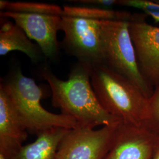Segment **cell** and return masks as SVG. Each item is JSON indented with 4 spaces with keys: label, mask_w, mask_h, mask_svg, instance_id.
I'll use <instances>...</instances> for the list:
<instances>
[{
    "label": "cell",
    "mask_w": 159,
    "mask_h": 159,
    "mask_svg": "<svg viewBox=\"0 0 159 159\" xmlns=\"http://www.w3.org/2000/svg\"><path fill=\"white\" fill-rule=\"evenodd\" d=\"M91 83L108 113L125 124L146 126L148 98L129 80L102 64L91 68Z\"/></svg>",
    "instance_id": "obj_2"
},
{
    "label": "cell",
    "mask_w": 159,
    "mask_h": 159,
    "mask_svg": "<svg viewBox=\"0 0 159 159\" xmlns=\"http://www.w3.org/2000/svg\"><path fill=\"white\" fill-rule=\"evenodd\" d=\"M63 16L78 17L96 20H121L130 21L133 16L130 12L104 8L65 6Z\"/></svg>",
    "instance_id": "obj_13"
},
{
    "label": "cell",
    "mask_w": 159,
    "mask_h": 159,
    "mask_svg": "<svg viewBox=\"0 0 159 159\" xmlns=\"http://www.w3.org/2000/svg\"><path fill=\"white\" fill-rule=\"evenodd\" d=\"M106 65L129 80L149 98L154 88L143 76L129 31V21L100 20Z\"/></svg>",
    "instance_id": "obj_4"
},
{
    "label": "cell",
    "mask_w": 159,
    "mask_h": 159,
    "mask_svg": "<svg viewBox=\"0 0 159 159\" xmlns=\"http://www.w3.org/2000/svg\"><path fill=\"white\" fill-rule=\"evenodd\" d=\"M63 47L79 63L91 68L106 64L100 20L62 16Z\"/></svg>",
    "instance_id": "obj_5"
},
{
    "label": "cell",
    "mask_w": 159,
    "mask_h": 159,
    "mask_svg": "<svg viewBox=\"0 0 159 159\" xmlns=\"http://www.w3.org/2000/svg\"><path fill=\"white\" fill-rule=\"evenodd\" d=\"M146 14L153 19L155 23H159V12H148Z\"/></svg>",
    "instance_id": "obj_18"
},
{
    "label": "cell",
    "mask_w": 159,
    "mask_h": 159,
    "mask_svg": "<svg viewBox=\"0 0 159 159\" xmlns=\"http://www.w3.org/2000/svg\"><path fill=\"white\" fill-rule=\"evenodd\" d=\"M0 159H6L2 155H1V154H0Z\"/></svg>",
    "instance_id": "obj_20"
},
{
    "label": "cell",
    "mask_w": 159,
    "mask_h": 159,
    "mask_svg": "<svg viewBox=\"0 0 159 159\" xmlns=\"http://www.w3.org/2000/svg\"><path fill=\"white\" fill-rule=\"evenodd\" d=\"M0 9L8 11L63 16V8L56 4L23 1H0Z\"/></svg>",
    "instance_id": "obj_14"
},
{
    "label": "cell",
    "mask_w": 159,
    "mask_h": 159,
    "mask_svg": "<svg viewBox=\"0 0 159 159\" xmlns=\"http://www.w3.org/2000/svg\"><path fill=\"white\" fill-rule=\"evenodd\" d=\"M120 6L133 7L142 10L146 14L148 12H159V3L148 0H119Z\"/></svg>",
    "instance_id": "obj_16"
},
{
    "label": "cell",
    "mask_w": 159,
    "mask_h": 159,
    "mask_svg": "<svg viewBox=\"0 0 159 159\" xmlns=\"http://www.w3.org/2000/svg\"><path fill=\"white\" fill-rule=\"evenodd\" d=\"M155 1H156V2H157V3H159V0H156Z\"/></svg>",
    "instance_id": "obj_21"
},
{
    "label": "cell",
    "mask_w": 159,
    "mask_h": 159,
    "mask_svg": "<svg viewBox=\"0 0 159 159\" xmlns=\"http://www.w3.org/2000/svg\"><path fill=\"white\" fill-rule=\"evenodd\" d=\"M69 130L56 127L41 133L34 142L24 145L12 159H57L59 144Z\"/></svg>",
    "instance_id": "obj_12"
},
{
    "label": "cell",
    "mask_w": 159,
    "mask_h": 159,
    "mask_svg": "<svg viewBox=\"0 0 159 159\" xmlns=\"http://www.w3.org/2000/svg\"><path fill=\"white\" fill-rule=\"evenodd\" d=\"M129 31L141 73L153 88L159 85V27L133 16Z\"/></svg>",
    "instance_id": "obj_8"
},
{
    "label": "cell",
    "mask_w": 159,
    "mask_h": 159,
    "mask_svg": "<svg viewBox=\"0 0 159 159\" xmlns=\"http://www.w3.org/2000/svg\"><path fill=\"white\" fill-rule=\"evenodd\" d=\"M159 142V134L146 126L120 121L102 159H152Z\"/></svg>",
    "instance_id": "obj_7"
},
{
    "label": "cell",
    "mask_w": 159,
    "mask_h": 159,
    "mask_svg": "<svg viewBox=\"0 0 159 159\" xmlns=\"http://www.w3.org/2000/svg\"><path fill=\"white\" fill-rule=\"evenodd\" d=\"M28 131L6 91L0 87V154L12 159L23 148Z\"/></svg>",
    "instance_id": "obj_10"
},
{
    "label": "cell",
    "mask_w": 159,
    "mask_h": 159,
    "mask_svg": "<svg viewBox=\"0 0 159 159\" xmlns=\"http://www.w3.org/2000/svg\"><path fill=\"white\" fill-rule=\"evenodd\" d=\"M1 17L10 18L23 29L29 39L36 41L47 58L54 60L58 55L57 33L62 30V16L3 11Z\"/></svg>",
    "instance_id": "obj_9"
},
{
    "label": "cell",
    "mask_w": 159,
    "mask_h": 159,
    "mask_svg": "<svg viewBox=\"0 0 159 159\" xmlns=\"http://www.w3.org/2000/svg\"><path fill=\"white\" fill-rule=\"evenodd\" d=\"M91 68L78 62L67 80L60 79L50 70L44 68L42 74L51 89L52 105L75 120L78 125L94 129L117 125L121 121L102 108L97 98L91 85Z\"/></svg>",
    "instance_id": "obj_1"
},
{
    "label": "cell",
    "mask_w": 159,
    "mask_h": 159,
    "mask_svg": "<svg viewBox=\"0 0 159 159\" xmlns=\"http://www.w3.org/2000/svg\"><path fill=\"white\" fill-rule=\"evenodd\" d=\"M118 124L97 130L79 125L70 129L59 144L57 159H103Z\"/></svg>",
    "instance_id": "obj_6"
},
{
    "label": "cell",
    "mask_w": 159,
    "mask_h": 159,
    "mask_svg": "<svg viewBox=\"0 0 159 159\" xmlns=\"http://www.w3.org/2000/svg\"><path fill=\"white\" fill-rule=\"evenodd\" d=\"M13 51L23 52L34 63L39 61L43 54L39 46L31 41L23 29L6 21L0 29V56Z\"/></svg>",
    "instance_id": "obj_11"
},
{
    "label": "cell",
    "mask_w": 159,
    "mask_h": 159,
    "mask_svg": "<svg viewBox=\"0 0 159 159\" xmlns=\"http://www.w3.org/2000/svg\"><path fill=\"white\" fill-rule=\"evenodd\" d=\"M27 131L38 136L52 128L72 129L78 125L75 120L63 114H54L43 107L42 88L34 80L16 69L0 83Z\"/></svg>",
    "instance_id": "obj_3"
},
{
    "label": "cell",
    "mask_w": 159,
    "mask_h": 159,
    "mask_svg": "<svg viewBox=\"0 0 159 159\" xmlns=\"http://www.w3.org/2000/svg\"><path fill=\"white\" fill-rule=\"evenodd\" d=\"M152 159H159V142L157 148H156V149L155 150V152H154Z\"/></svg>",
    "instance_id": "obj_19"
},
{
    "label": "cell",
    "mask_w": 159,
    "mask_h": 159,
    "mask_svg": "<svg viewBox=\"0 0 159 159\" xmlns=\"http://www.w3.org/2000/svg\"><path fill=\"white\" fill-rule=\"evenodd\" d=\"M72 2L102 6L104 8L111 7L119 4V1L117 0H76L72 1Z\"/></svg>",
    "instance_id": "obj_17"
},
{
    "label": "cell",
    "mask_w": 159,
    "mask_h": 159,
    "mask_svg": "<svg viewBox=\"0 0 159 159\" xmlns=\"http://www.w3.org/2000/svg\"><path fill=\"white\" fill-rule=\"evenodd\" d=\"M146 127L159 134V85L154 88L148 98V113Z\"/></svg>",
    "instance_id": "obj_15"
}]
</instances>
